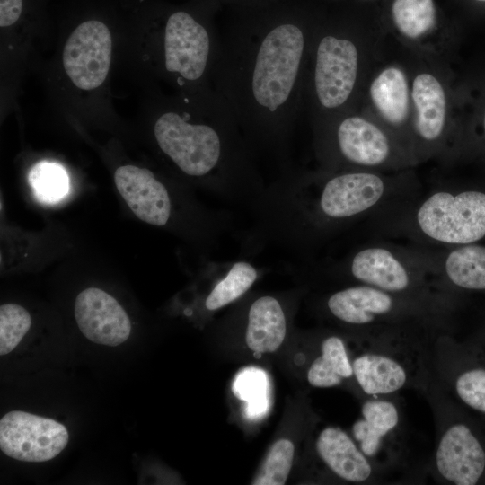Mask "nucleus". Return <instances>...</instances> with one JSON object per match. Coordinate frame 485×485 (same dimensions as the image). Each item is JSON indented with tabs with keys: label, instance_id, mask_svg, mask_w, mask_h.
<instances>
[{
	"label": "nucleus",
	"instance_id": "1",
	"mask_svg": "<svg viewBox=\"0 0 485 485\" xmlns=\"http://www.w3.org/2000/svg\"><path fill=\"white\" fill-rule=\"evenodd\" d=\"M453 305L454 301L402 295L362 284L338 290L326 300L329 313L358 335L446 331Z\"/></svg>",
	"mask_w": 485,
	"mask_h": 485
},
{
	"label": "nucleus",
	"instance_id": "2",
	"mask_svg": "<svg viewBox=\"0 0 485 485\" xmlns=\"http://www.w3.org/2000/svg\"><path fill=\"white\" fill-rule=\"evenodd\" d=\"M444 332V331H441ZM440 332L388 331L359 335L361 349L352 358L354 377L363 396L422 392L430 379V351Z\"/></svg>",
	"mask_w": 485,
	"mask_h": 485
},
{
	"label": "nucleus",
	"instance_id": "3",
	"mask_svg": "<svg viewBox=\"0 0 485 485\" xmlns=\"http://www.w3.org/2000/svg\"><path fill=\"white\" fill-rule=\"evenodd\" d=\"M420 194L416 184L402 178L366 170L343 172L331 177L317 190L311 218L317 226L329 228L373 218Z\"/></svg>",
	"mask_w": 485,
	"mask_h": 485
},
{
	"label": "nucleus",
	"instance_id": "4",
	"mask_svg": "<svg viewBox=\"0 0 485 485\" xmlns=\"http://www.w3.org/2000/svg\"><path fill=\"white\" fill-rule=\"evenodd\" d=\"M344 266L357 284L402 295L454 301V295L437 286L414 245L373 242L354 251Z\"/></svg>",
	"mask_w": 485,
	"mask_h": 485
},
{
	"label": "nucleus",
	"instance_id": "5",
	"mask_svg": "<svg viewBox=\"0 0 485 485\" xmlns=\"http://www.w3.org/2000/svg\"><path fill=\"white\" fill-rule=\"evenodd\" d=\"M421 392L436 423V445L429 464L432 475L445 484H476L485 472L482 444L466 423L455 419L449 394L431 377Z\"/></svg>",
	"mask_w": 485,
	"mask_h": 485
},
{
	"label": "nucleus",
	"instance_id": "6",
	"mask_svg": "<svg viewBox=\"0 0 485 485\" xmlns=\"http://www.w3.org/2000/svg\"><path fill=\"white\" fill-rule=\"evenodd\" d=\"M302 31L294 24L274 28L258 51L252 75L256 101L270 111L284 104L294 86L304 50Z\"/></svg>",
	"mask_w": 485,
	"mask_h": 485
},
{
	"label": "nucleus",
	"instance_id": "7",
	"mask_svg": "<svg viewBox=\"0 0 485 485\" xmlns=\"http://www.w3.org/2000/svg\"><path fill=\"white\" fill-rule=\"evenodd\" d=\"M396 395L366 397L352 426L355 442L384 474L402 462L403 416Z\"/></svg>",
	"mask_w": 485,
	"mask_h": 485
},
{
	"label": "nucleus",
	"instance_id": "8",
	"mask_svg": "<svg viewBox=\"0 0 485 485\" xmlns=\"http://www.w3.org/2000/svg\"><path fill=\"white\" fill-rule=\"evenodd\" d=\"M154 132L162 151L188 175L203 176L219 161L220 138L209 126L190 124L175 112H166L155 121Z\"/></svg>",
	"mask_w": 485,
	"mask_h": 485
},
{
	"label": "nucleus",
	"instance_id": "9",
	"mask_svg": "<svg viewBox=\"0 0 485 485\" xmlns=\"http://www.w3.org/2000/svg\"><path fill=\"white\" fill-rule=\"evenodd\" d=\"M112 34L108 24L91 17L80 22L62 52L65 74L82 91H93L106 80L111 64Z\"/></svg>",
	"mask_w": 485,
	"mask_h": 485
},
{
	"label": "nucleus",
	"instance_id": "10",
	"mask_svg": "<svg viewBox=\"0 0 485 485\" xmlns=\"http://www.w3.org/2000/svg\"><path fill=\"white\" fill-rule=\"evenodd\" d=\"M68 439L66 428L52 419L12 410L0 420V448L19 461L51 460L64 450Z\"/></svg>",
	"mask_w": 485,
	"mask_h": 485
},
{
	"label": "nucleus",
	"instance_id": "11",
	"mask_svg": "<svg viewBox=\"0 0 485 485\" xmlns=\"http://www.w3.org/2000/svg\"><path fill=\"white\" fill-rule=\"evenodd\" d=\"M414 246L443 291H485V245Z\"/></svg>",
	"mask_w": 485,
	"mask_h": 485
},
{
	"label": "nucleus",
	"instance_id": "12",
	"mask_svg": "<svg viewBox=\"0 0 485 485\" xmlns=\"http://www.w3.org/2000/svg\"><path fill=\"white\" fill-rule=\"evenodd\" d=\"M357 50L348 40L326 36L320 41L315 66V89L319 101L328 109L343 104L357 79Z\"/></svg>",
	"mask_w": 485,
	"mask_h": 485
},
{
	"label": "nucleus",
	"instance_id": "13",
	"mask_svg": "<svg viewBox=\"0 0 485 485\" xmlns=\"http://www.w3.org/2000/svg\"><path fill=\"white\" fill-rule=\"evenodd\" d=\"M163 48L169 72L178 73L189 81L203 75L209 53V37L206 29L188 13L178 11L168 17Z\"/></svg>",
	"mask_w": 485,
	"mask_h": 485
},
{
	"label": "nucleus",
	"instance_id": "14",
	"mask_svg": "<svg viewBox=\"0 0 485 485\" xmlns=\"http://www.w3.org/2000/svg\"><path fill=\"white\" fill-rule=\"evenodd\" d=\"M75 317L81 332L96 344L115 347L130 335L131 322L123 307L97 287H88L77 295Z\"/></svg>",
	"mask_w": 485,
	"mask_h": 485
},
{
	"label": "nucleus",
	"instance_id": "15",
	"mask_svg": "<svg viewBox=\"0 0 485 485\" xmlns=\"http://www.w3.org/2000/svg\"><path fill=\"white\" fill-rule=\"evenodd\" d=\"M114 181L140 220L156 226L166 225L171 216V199L165 186L151 171L131 164L122 165L115 171Z\"/></svg>",
	"mask_w": 485,
	"mask_h": 485
},
{
	"label": "nucleus",
	"instance_id": "16",
	"mask_svg": "<svg viewBox=\"0 0 485 485\" xmlns=\"http://www.w3.org/2000/svg\"><path fill=\"white\" fill-rule=\"evenodd\" d=\"M336 137L341 156L357 167L373 171L392 163L395 155L389 136L361 117L345 119L337 129Z\"/></svg>",
	"mask_w": 485,
	"mask_h": 485
},
{
	"label": "nucleus",
	"instance_id": "17",
	"mask_svg": "<svg viewBox=\"0 0 485 485\" xmlns=\"http://www.w3.org/2000/svg\"><path fill=\"white\" fill-rule=\"evenodd\" d=\"M315 448L328 469L345 481L375 483L384 475L340 428H323L316 439Z\"/></svg>",
	"mask_w": 485,
	"mask_h": 485
},
{
	"label": "nucleus",
	"instance_id": "18",
	"mask_svg": "<svg viewBox=\"0 0 485 485\" xmlns=\"http://www.w3.org/2000/svg\"><path fill=\"white\" fill-rule=\"evenodd\" d=\"M411 97L417 110L415 131L425 143L437 142L445 125V93L440 82L424 73L415 77Z\"/></svg>",
	"mask_w": 485,
	"mask_h": 485
},
{
	"label": "nucleus",
	"instance_id": "19",
	"mask_svg": "<svg viewBox=\"0 0 485 485\" xmlns=\"http://www.w3.org/2000/svg\"><path fill=\"white\" fill-rule=\"evenodd\" d=\"M287 331L279 302L270 295L255 300L250 307L245 340L255 354L271 353L282 344Z\"/></svg>",
	"mask_w": 485,
	"mask_h": 485
},
{
	"label": "nucleus",
	"instance_id": "20",
	"mask_svg": "<svg viewBox=\"0 0 485 485\" xmlns=\"http://www.w3.org/2000/svg\"><path fill=\"white\" fill-rule=\"evenodd\" d=\"M430 375L445 392L453 393L469 408L485 414V368L481 366L456 369L432 355Z\"/></svg>",
	"mask_w": 485,
	"mask_h": 485
},
{
	"label": "nucleus",
	"instance_id": "21",
	"mask_svg": "<svg viewBox=\"0 0 485 485\" xmlns=\"http://www.w3.org/2000/svg\"><path fill=\"white\" fill-rule=\"evenodd\" d=\"M348 380L355 381V377L346 344L340 336H327L321 342L320 355L308 368L307 381L313 387L330 388Z\"/></svg>",
	"mask_w": 485,
	"mask_h": 485
},
{
	"label": "nucleus",
	"instance_id": "22",
	"mask_svg": "<svg viewBox=\"0 0 485 485\" xmlns=\"http://www.w3.org/2000/svg\"><path fill=\"white\" fill-rule=\"evenodd\" d=\"M370 95L387 123L399 127L406 121L409 88L406 76L401 69L389 67L382 71L371 84Z\"/></svg>",
	"mask_w": 485,
	"mask_h": 485
},
{
	"label": "nucleus",
	"instance_id": "23",
	"mask_svg": "<svg viewBox=\"0 0 485 485\" xmlns=\"http://www.w3.org/2000/svg\"><path fill=\"white\" fill-rule=\"evenodd\" d=\"M257 277L258 271L250 262H234L207 295L206 308L215 311L238 299L249 290Z\"/></svg>",
	"mask_w": 485,
	"mask_h": 485
},
{
	"label": "nucleus",
	"instance_id": "24",
	"mask_svg": "<svg viewBox=\"0 0 485 485\" xmlns=\"http://www.w3.org/2000/svg\"><path fill=\"white\" fill-rule=\"evenodd\" d=\"M28 181L34 197L42 204H56L69 192L68 174L61 164L55 162L37 163L31 169Z\"/></svg>",
	"mask_w": 485,
	"mask_h": 485
},
{
	"label": "nucleus",
	"instance_id": "25",
	"mask_svg": "<svg viewBox=\"0 0 485 485\" xmlns=\"http://www.w3.org/2000/svg\"><path fill=\"white\" fill-rule=\"evenodd\" d=\"M392 13L398 30L410 39L422 36L436 22L433 0H394Z\"/></svg>",
	"mask_w": 485,
	"mask_h": 485
},
{
	"label": "nucleus",
	"instance_id": "26",
	"mask_svg": "<svg viewBox=\"0 0 485 485\" xmlns=\"http://www.w3.org/2000/svg\"><path fill=\"white\" fill-rule=\"evenodd\" d=\"M295 446L286 438L276 441L269 450L255 478L253 485H283L289 475Z\"/></svg>",
	"mask_w": 485,
	"mask_h": 485
},
{
	"label": "nucleus",
	"instance_id": "27",
	"mask_svg": "<svg viewBox=\"0 0 485 485\" xmlns=\"http://www.w3.org/2000/svg\"><path fill=\"white\" fill-rule=\"evenodd\" d=\"M31 318L28 311L16 304L0 307V355L13 351L28 332Z\"/></svg>",
	"mask_w": 485,
	"mask_h": 485
},
{
	"label": "nucleus",
	"instance_id": "28",
	"mask_svg": "<svg viewBox=\"0 0 485 485\" xmlns=\"http://www.w3.org/2000/svg\"><path fill=\"white\" fill-rule=\"evenodd\" d=\"M264 373L258 370L242 373L234 385L238 397L243 400H251L250 410L253 413L260 412L264 409Z\"/></svg>",
	"mask_w": 485,
	"mask_h": 485
},
{
	"label": "nucleus",
	"instance_id": "29",
	"mask_svg": "<svg viewBox=\"0 0 485 485\" xmlns=\"http://www.w3.org/2000/svg\"><path fill=\"white\" fill-rule=\"evenodd\" d=\"M25 12V0H0V26L7 29L17 24Z\"/></svg>",
	"mask_w": 485,
	"mask_h": 485
},
{
	"label": "nucleus",
	"instance_id": "30",
	"mask_svg": "<svg viewBox=\"0 0 485 485\" xmlns=\"http://www.w3.org/2000/svg\"><path fill=\"white\" fill-rule=\"evenodd\" d=\"M484 128H485V118H484Z\"/></svg>",
	"mask_w": 485,
	"mask_h": 485
},
{
	"label": "nucleus",
	"instance_id": "31",
	"mask_svg": "<svg viewBox=\"0 0 485 485\" xmlns=\"http://www.w3.org/2000/svg\"><path fill=\"white\" fill-rule=\"evenodd\" d=\"M477 1H483V2H485V0H477Z\"/></svg>",
	"mask_w": 485,
	"mask_h": 485
}]
</instances>
